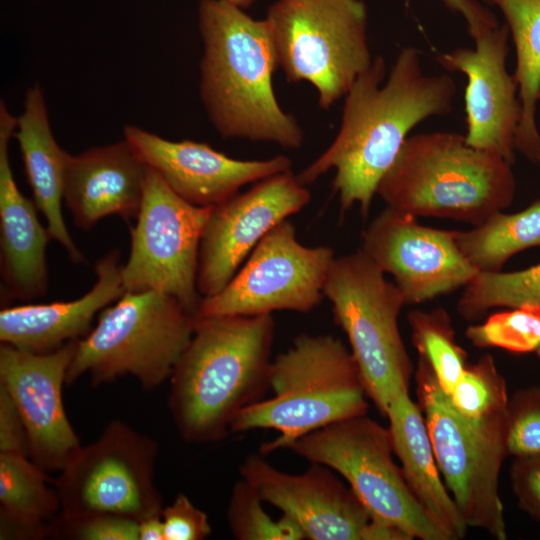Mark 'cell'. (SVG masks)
<instances>
[{
	"label": "cell",
	"instance_id": "obj_1",
	"mask_svg": "<svg viewBox=\"0 0 540 540\" xmlns=\"http://www.w3.org/2000/svg\"><path fill=\"white\" fill-rule=\"evenodd\" d=\"M385 76V60L377 56L344 96L340 129L331 145L296 175L307 186L334 169L332 188L342 215L358 205L366 217L408 133L453 107L455 81L445 74H425L413 47L400 50L383 83Z\"/></svg>",
	"mask_w": 540,
	"mask_h": 540
},
{
	"label": "cell",
	"instance_id": "obj_2",
	"mask_svg": "<svg viewBox=\"0 0 540 540\" xmlns=\"http://www.w3.org/2000/svg\"><path fill=\"white\" fill-rule=\"evenodd\" d=\"M195 318L169 379L168 408L186 442L208 444L228 437L236 415L270 389L275 322L272 314Z\"/></svg>",
	"mask_w": 540,
	"mask_h": 540
},
{
	"label": "cell",
	"instance_id": "obj_3",
	"mask_svg": "<svg viewBox=\"0 0 540 540\" xmlns=\"http://www.w3.org/2000/svg\"><path fill=\"white\" fill-rule=\"evenodd\" d=\"M243 10L224 0L199 4L200 97L205 111L224 138L299 148L303 131L274 93L272 77L279 67L267 21Z\"/></svg>",
	"mask_w": 540,
	"mask_h": 540
},
{
	"label": "cell",
	"instance_id": "obj_4",
	"mask_svg": "<svg viewBox=\"0 0 540 540\" xmlns=\"http://www.w3.org/2000/svg\"><path fill=\"white\" fill-rule=\"evenodd\" d=\"M511 166L497 154L468 145L465 135L415 134L403 143L376 194L394 210L474 227L513 202Z\"/></svg>",
	"mask_w": 540,
	"mask_h": 540
},
{
	"label": "cell",
	"instance_id": "obj_5",
	"mask_svg": "<svg viewBox=\"0 0 540 540\" xmlns=\"http://www.w3.org/2000/svg\"><path fill=\"white\" fill-rule=\"evenodd\" d=\"M273 396L241 410L230 433L274 429L279 435L264 443L266 455L294 440L347 418L367 414L368 395L359 366L338 338L298 335L292 346L271 363Z\"/></svg>",
	"mask_w": 540,
	"mask_h": 540
},
{
	"label": "cell",
	"instance_id": "obj_6",
	"mask_svg": "<svg viewBox=\"0 0 540 540\" xmlns=\"http://www.w3.org/2000/svg\"><path fill=\"white\" fill-rule=\"evenodd\" d=\"M195 315L166 293L125 291L105 308L76 350L66 376L71 385L88 374L93 386L131 375L152 390L170 379L188 346Z\"/></svg>",
	"mask_w": 540,
	"mask_h": 540
},
{
	"label": "cell",
	"instance_id": "obj_7",
	"mask_svg": "<svg viewBox=\"0 0 540 540\" xmlns=\"http://www.w3.org/2000/svg\"><path fill=\"white\" fill-rule=\"evenodd\" d=\"M415 381L439 471L467 526L506 540L499 475L508 456L507 409L481 419L462 416L421 356Z\"/></svg>",
	"mask_w": 540,
	"mask_h": 540
},
{
	"label": "cell",
	"instance_id": "obj_8",
	"mask_svg": "<svg viewBox=\"0 0 540 540\" xmlns=\"http://www.w3.org/2000/svg\"><path fill=\"white\" fill-rule=\"evenodd\" d=\"M345 332L368 398L386 417L391 400L409 390L413 364L398 325L405 299L360 249L335 257L324 286Z\"/></svg>",
	"mask_w": 540,
	"mask_h": 540
},
{
	"label": "cell",
	"instance_id": "obj_9",
	"mask_svg": "<svg viewBox=\"0 0 540 540\" xmlns=\"http://www.w3.org/2000/svg\"><path fill=\"white\" fill-rule=\"evenodd\" d=\"M267 21L278 67L289 82L306 81L328 109L373 59L361 0H277Z\"/></svg>",
	"mask_w": 540,
	"mask_h": 540
},
{
	"label": "cell",
	"instance_id": "obj_10",
	"mask_svg": "<svg viewBox=\"0 0 540 540\" xmlns=\"http://www.w3.org/2000/svg\"><path fill=\"white\" fill-rule=\"evenodd\" d=\"M285 449L337 472L376 519L396 527L411 540H447L396 465L389 428L367 414L312 431Z\"/></svg>",
	"mask_w": 540,
	"mask_h": 540
},
{
	"label": "cell",
	"instance_id": "obj_11",
	"mask_svg": "<svg viewBox=\"0 0 540 540\" xmlns=\"http://www.w3.org/2000/svg\"><path fill=\"white\" fill-rule=\"evenodd\" d=\"M158 443L115 419L82 447L52 479L60 517L108 513L141 521L160 514L162 497L154 482Z\"/></svg>",
	"mask_w": 540,
	"mask_h": 540
},
{
	"label": "cell",
	"instance_id": "obj_12",
	"mask_svg": "<svg viewBox=\"0 0 540 540\" xmlns=\"http://www.w3.org/2000/svg\"><path fill=\"white\" fill-rule=\"evenodd\" d=\"M212 207L178 196L148 167L129 257L122 267L125 291L155 290L175 297L196 315L203 297L197 288L199 247Z\"/></svg>",
	"mask_w": 540,
	"mask_h": 540
},
{
	"label": "cell",
	"instance_id": "obj_13",
	"mask_svg": "<svg viewBox=\"0 0 540 540\" xmlns=\"http://www.w3.org/2000/svg\"><path fill=\"white\" fill-rule=\"evenodd\" d=\"M334 251L301 244L287 219L274 226L216 295L204 297L195 317L308 313L324 298Z\"/></svg>",
	"mask_w": 540,
	"mask_h": 540
},
{
	"label": "cell",
	"instance_id": "obj_14",
	"mask_svg": "<svg viewBox=\"0 0 540 540\" xmlns=\"http://www.w3.org/2000/svg\"><path fill=\"white\" fill-rule=\"evenodd\" d=\"M264 502L293 519L310 540H411L376 519L333 470L318 463L301 474L272 466L264 455L247 456L239 467Z\"/></svg>",
	"mask_w": 540,
	"mask_h": 540
},
{
	"label": "cell",
	"instance_id": "obj_15",
	"mask_svg": "<svg viewBox=\"0 0 540 540\" xmlns=\"http://www.w3.org/2000/svg\"><path fill=\"white\" fill-rule=\"evenodd\" d=\"M310 199L306 186L287 170L212 206L199 247L197 288L201 296L219 293L259 241Z\"/></svg>",
	"mask_w": 540,
	"mask_h": 540
},
{
	"label": "cell",
	"instance_id": "obj_16",
	"mask_svg": "<svg viewBox=\"0 0 540 540\" xmlns=\"http://www.w3.org/2000/svg\"><path fill=\"white\" fill-rule=\"evenodd\" d=\"M455 236L386 206L363 231L360 250L393 276L406 305L420 304L465 287L478 273Z\"/></svg>",
	"mask_w": 540,
	"mask_h": 540
},
{
	"label": "cell",
	"instance_id": "obj_17",
	"mask_svg": "<svg viewBox=\"0 0 540 540\" xmlns=\"http://www.w3.org/2000/svg\"><path fill=\"white\" fill-rule=\"evenodd\" d=\"M76 345L70 341L49 353L0 345V386L22 418L29 458L45 472H60L81 448L62 398Z\"/></svg>",
	"mask_w": 540,
	"mask_h": 540
},
{
	"label": "cell",
	"instance_id": "obj_18",
	"mask_svg": "<svg viewBox=\"0 0 540 540\" xmlns=\"http://www.w3.org/2000/svg\"><path fill=\"white\" fill-rule=\"evenodd\" d=\"M509 28L497 26L475 38V48L439 53L436 61L448 71L466 75V143L515 160L516 135L522 108L518 84L506 68Z\"/></svg>",
	"mask_w": 540,
	"mask_h": 540
},
{
	"label": "cell",
	"instance_id": "obj_19",
	"mask_svg": "<svg viewBox=\"0 0 540 540\" xmlns=\"http://www.w3.org/2000/svg\"><path fill=\"white\" fill-rule=\"evenodd\" d=\"M123 136L178 196L201 207L219 204L244 185L291 170L292 165L285 155L265 160L235 159L206 143L171 141L134 125L124 126Z\"/></svg>",
	"mask_w": 540,
	"mask_h": 540
},
{
	"label": "cell",
	"instance_id": "obj_20",
	"mask_svg": "<svg viewBox=\"0 0 540 540\" xmlns=\"http://www.w3.org/2000/svg\"><path fill=\"white\" fill-rule=\"evenodd\" d=\"M17 117L0 102V273L4 294L22 302L43 297L49 277L46 259L52 240L37 214L35 202L19 190L10 164L8 144Z\"/></svg>",
	"mask_w": 540,
	"mask_h": 540
},
{
	"label": "cell",
	"instance_id": "obj_21",
	"mask_svg": "<svg viewBox=\"0 0 540 540\" xmlns=\"http://www.w3.org/2000/svg\"><path fill=\"white\" fill-rule=\"evenodd\" d=\"M148 166L123 139L69 154L63 202L74 224L85 231L108 216L136 219L141 209Z\"/></svg>",
	"mask_w": 540,
	"mask_h": 540
},
{
	"label": "cell",
	"instance_id": "obj_22",
	"mask_svg": "<svg viewBox=\"0 0 540 540\" xmlns=\"http://www.w3.org/2000/svg\"><path fill=\"white\" fill-rule=\"evenodd\" d=\"M121 253L112 249L94 267L96 282L72 301L26 303L0 312V341L33 352H53L89 334L95 316L125 292Z\"/></svg>",
	"mask_w": 540,
	"mask_h": 540
},
{
	"label": "cell",
	"instance_id": "obj_23",
	"mask_svg": "<svg viewBox=\"0 0 540 540\" xmlns=\"http://www.w3.org/2000/svg\"><path fill=\"white\" fill-rule=\"evenodd\" d=\"M385 418L393 452L414 497L447 540L464 538L468 526L440 478L425 419L409 390L391 400Z\"/></svg>",
	"mask_w": 540,
	"mask_h": 540
},
{
	"label": "cell",
	"instance_id": "obj_24",
	"mask_svg": "<svg viewBox=\"0 0 540 540\" xmlns=\"http://www.w3.org/2000/svg\"><path fill=\"white\" fill-rule=\"evenodd\" d=\"M14 137L22 153L34 202L45 217L52 240L66 250L73 263L85 262L62 214L64 175L69 153L59 146L53 135L44 94L38 83L25 94L24 109L17 117Z\"/></svg>",
	"mask_w": 540,
	"mask_h": 540
},
{
	"label": "cell",
	"instance_id": "obj_25",
	"mask_svg": "<svg viewBox=\"0 0 540 540\" xmlns=\"http://www.w3.org/2000/svg\"><path fill=\"white\" fill-rule=\"evenodd\" d=\"M502 11L516 49L514 78L522 108L516 150L534 161L540 148L536 124L540 101V0H488Z\"/></svg>",
	"mask_w": 540,
	"mask_h": 540
},
{
	"label": "cell",
	"instance_id": "obj_26",
	"mask_svg": "<svg viewBox=\"0 0 540 540\" xmlns=\"http://www.w3.org/2000/svg\"><path fill=\"white\" fill-rule=\"evenodd\" d=\"M455 241L478 272L502 271L513 255L540 246V200L517 213L499 211L470 230H456Z\"/></svg>",
	"mask_w": 540,
	"mask_h": 540
},
{
	"label": "cell",
	"instance_id": "obj_27",
	"mask_svg": "<svg viewBox=\"0 0 540 540\" xmlns=\"http://www.w3.org/2000/svg\"><path fill=\"white\" fill-rule=\"evenodd\" d=\"M52 479L22 453H0V515L37 527L59 510L60 498Z\"/></svg>",
	"mask_w": 540,
	"mask_h": 540
},
{
	"label": "cell",
	"instance_id": "obj_28",
	"mask_svg": "<svg viewBox=\"0 0 540 540\" xmlns=\"http://www.w3.org/2000/svg\"><path fill=\"white\" fill-rule=\"evenodd\" d=\"M407 320L418 355L428 361L441 389L449 394L467 366V353L456 341L449 313L443 308L412 310Z\"/></svg>",
	"mask_w": 540,
	"mask_h": 540
},
{
	"label": "cell",
	"instance_id": "obj_29",
	"mask_svg": "<svg viewBox=\"0 0 540 540\" xmlns=\"http://www.w3.org/2000/svg\"><path fill=\"white\" fill-rule=\"evenodd\" d=\"M526 304H540V263L514 272H478L465 286L457 311L476 321L493 308Z\"/></svg>",
	"mask_w": 540,
	"mask_h": 540
},
{
	"label": "cell",
	"instance_id": "obj_30",
	"mask_svg": "<svg viewBox=\"0 0 540 540\" xmlns=\"http://www.w3.org/2000/svg\"><path fill=\"white\" fill-rule=\"evenodd\" d=\"M257 490L241 478L232 488L226 518L237 540H304L299 525L287 515L273 519L263 507Z\"/></svg>",
	"mask_w": 540,
	"mask_h": 540
},
{
	"label": "cell",
	"instance_id": "obj_31",
	"mask_svg": "<svg viewBox=\"0 0 540 540\" xmlns=\"http://www.w3.org/2000/svg\"><path fill=\"white\" fill-rule=\"evenodd\" d=\"M466 338L476 347H497L514 353L536 352L540 347V304H526L493 313L471 325Z\"/></svg>",
	"mask_w": 540,
	"mask_h": 540
},
{
	"label": "cell",
	"instance_id": "obj_32",
	"mask_svg": "<svg viewBox=\"0 0 540 540\" xmlns=\"http://www.w3.org/2000/svg\"><path fill=\"white\" fill-rule=\"evenodd\" d=\"M448 396L456 411L468 419L506 410L509 401L505 378L490 354L467 364Z\"/></svg>",
	"mask_w": 540,
	"mask_h": 540
},
{
	"label": "cell",
	"instance_id": "obj_33",
	"mask_svg": "<svg viewBox=\"0 0 540 540\" xmlns=\"http://www.w3.org/2000/svg\"><path fill=\"white\" fill-rule=\"evenodd\" d=\"M508 455H540V385L516 391L507 405Z\"/></svg>",
	"mask_w": 540,
	"mask_h": 540
},
{
	"label": "cell",
	"instance_id": "obj_34",
	"mask_svg": "<svg viewBox=\"0 0 540 540\" xmlns=\"http://www.w3.org/2000/svg\"><path fill=\"white\" fill-rule=\"evenodd\" d=\"M59 518L58 526L68 539L139 540V521L133 518L108 513L73 519Z\"/></svg>",
	"mask_w": 540,
	"mask_h": 540
},
{
	"label": "cell",
	"instance_id": "obj_35",
	"mask_svg": "<svg viewBox=\"0 0 540 540\" xmlns=\"http://www.w3.org/2000/svg\"><path fill=\"white\" fill-rule=\"evenodd\" d=\"M161 518L164 540H204L211 534L206 513L183 493H179L170 505L163 507Z\"/></svg>",
	"mask_w": 540,
	"mask_h": 540
},
{
	"label": "cell",
	"instance_id": "obj_36",
	"mask_svg": "<svg viewBox=\"0 0 540 540\" xmlns=\"http://www.w3.org/2000/svg\"><path fill=\"white\" fill-rule=\"evenodd\" d=\"M510 482L519 507L540 522V455L515 457Z\"/></svg>",
	"mask_w": 540,
	"mask_h": 540
},
{
	"label": "cell",
	"instance_id": "obj_37",
	"mask_svg": "<svg viewBox=\"0 0 540 540\" xmlns=\"http://www.w3.org/2000/svg\"><path fill=\"white\" fill-rule=\"evenodd\" d=\"M0 453L28 455V441L22 418L8 392L0 386Z\"/></svg>",
	"mask_w": 540,
	"mask_h": 540
},
{
	"label": "cell",
	"instance_id": "obj_38",
	"mask_svg": "<svg viewBox=\"0 0 540 540\" xmlns=\"http://www.w3.org/2000/svg\"><path fill=\"white\" fill-rule=\"evenodd\" d=\"M453 11L460 12L466 19L473 39L498 26L494 15L476 0H443Z\"/></svg>",
	"mask_w": 540,
	"mask_h": 540
},
{
	"label": "cell",
	"instance_id": "obj_39",
	"mask_svg": "<svg viewBox=\"0 0 540 540\" xmlns=\"http://www.w3.org/2000/svg\"><path fill=\"white\" fill-rule=\"evenodd\" d=\"M139 540H164L161 513L139 521Z\"/></svg>",
	"mask_w": 540,
	"mask_h": 540
},
{
	"label": "cell",
	"instance_id": "obj_40",
	"mask_svg": "<svg viewBox=\"0 0 540 540\" xmlns=\"http://www.w3.org/2000/svg\"><path fill=\"white\" fill-rule=\"evenodd\" d=\"M226 2H229L233 5H236L242 9H246L248 7H250L255 0H224Z\"/></svg>",
	"mask_w": 540,
	"mask_h": 540
},
{
	"label": "cell",
	"instance_id": "obj_41",
	"mask_svg": "<svg viewBox=\"0 0 540 540\" xmlns=\"http://www.w3.org/2000/svg\"><path fill=\"white\" fill-rule=\"evenodd\" d=\"M534 162L538 163L540 165V148L536 154Z\"/></svg>",
	"mask_w": 540,
	"mask_h": 540
},
{
	"label": "cell",
	"instance_id": "obj_42",
	"mask_svg": "<svg viewBox=\"0 0 540 540\" xmlns=\"http://www.w3.org/2000/svg\"><path fill=\"white\" fill-rule=\"evenodd\" d=\"M537 355L540 357V347L539 349L536 351Z\"/></svg>",
	"mask_w": 540,
	"mask_h": 540
}]
</instances>
